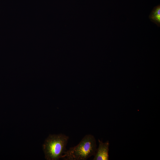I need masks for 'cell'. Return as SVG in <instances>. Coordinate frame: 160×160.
I'll use <instances>...</instances> for the list:
<instances>
[{"mask_svg": "<svg viewBox=\"0 0 160 160\" xmlns=\"http://www.w3.org/2000/svg\"><path fill=\"white\" fill-rule=\"evenodd\" d=\"M99 146L97 149L93 160H109L108 151L109 143L108 141L103 143L98 140Z\"/></svg>", "mask_w": 160, "mask_h": 160, "instance_id": "3", "label": "cell"}, {"mask_svg": "<svg viewBox=\"0 0 160 160\" xmlns=\"http://www.w3.org/2000/svg\"><path fill=\"white\" fill-rule=\"evenodd\" d=\"M150 20L156 24L158 26L160 24V5L156 7L152 10L149 15Z\"/></svg>", "mask_w": 160, "mask_h": 160, "instance_id": "4", "label": "cell"}, {"mask_svg": "<svg viewBox=\"0 0 160 160\" xmlns=\"http://www.w3.org/2000/svg\"><path fill=\"white\" fill-rule=\"evenodd\" d=\"M69 137L62 134L50 135L43 145L45 159L47 160H58L61 158L66 151Z\"/></svg>", "mask_w": 160, "mask_h": 160, "instance_id": "2", "label": "cell"}, {"mask_svg": "<svg viewBox=\"0 0 160 160\" xmlns=\"http://www.w3.org/2000/svg\"><path fill=\"white\" fill-rule=\"evenodd\" d=\"M96 150L95 137L91 135H87L77 145L66 151L61 159L65 160H86L94 155Z\"/></svg>", "mask_w": 160, "mask_h": 160, "instance_id": "1", "label": "cell"}]
</instances>
